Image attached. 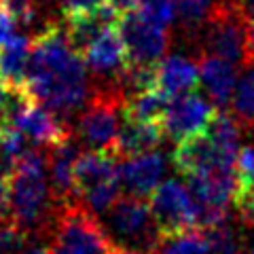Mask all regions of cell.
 I'll return each mask as SVG.
<instances>
[{"label": "cell", "instance_id": "6da1fadb", "mask_svg": "<svg viewBox=\"0 0 254 254\" xmlns=\"http://www.w3.org/2000/svg\"><path fill=\"white\" fill-rule=\"evenodd\" d=\"M62 21L32 41L26 89L41 106L70 123L87 106L93 83L83 55L70 45Z\"/></svg>", "mask_w": 254, "mask_h": 254}, {"label": "cell", "instance_id": "7a4b0ae2", "mask_svg": "<svg viewBox=\"0 0 254 254\" xmlns=\"http://www.w3.org/2000/svg\"><path fill=\"white\" fill-rule=\"evenodd\" d=\"M11 214L30 240H49L60 205L49 185V159L45 148L32 146L9 178Z\"/></svg>", "mask_w": 254, "mask_h": 254}, {"label": "cell", "instance_id": "3957f363", "mask_svg": "<svg viewBox=\"0 0 254 254\" xmlns=\"http://www.w3.org/2000/svg\"><path fill=\"white\" fill-rule=\"evenodd\" d=\"M250 15L235 0H225L210 15V19L190 45L195 60L210 55L231 62L242 70H250Z\"/></svg>", "mask_w": 254, "mask_h": 254}, {"label": "cell", "instance_id": "277c9868", "mask_svg": "<svg viewBox=\"0 0 254 254\" xmlns=\"http://www.w3.org/2000/svg\"><path fill=\"white\" fill-rule=\"evenodd\" d=\"M47 250L49 254H113L117 244L98 214L87 208L83 199H74L60 205Z\"/></svg>", "mask_w": 254, "mask_h": 254}, {"label": "cell", "instance_id": "5b68a950", "mask_svg": "<svg viewBox=\"0 0 254 254\" xmlns=\"http://www.w3.org/2000/svg\"><path fill=\"white\" fill-rule=\"evenodd\" d=\"M127 98L119 83L95 85L91 98L78 115L76 121V140L85 150H100V153L115 155L119 131H121ZM117 157V155H115Z\"/></svg>", "mask_w": 254, "mask_h": 254}, {"label": "cell", "instance_id": "8992f818", "mask_svg": "<svg viewBox=\"0 0 254 254\" xmlns=\"http://www.w3.org/2000/svg\"><path fill=\"white\" fill-rule=\"evenodd\" d=\"M106 229L119 248L133 254H155L161 231L150 212L148 199L123 195L106 214Z\"/></svg>", "mask_w": 254, "mask_h": 254}, {"label": "cell", "instance_id": "52a82bcc", "mask_svg": "<svg viewBox=\"0 0 254 254\" xmlns=\"http://www.w3.org/2000/svg\"><path fill=\"white\" fill-rule=\"evenodd\" d=\"M131 66H157L170 49V30L146 19L138 9L121 13L117 23Z\"/></svg>", "mask_w": 254, "mask_h": 254}, {"label": "cell", "instance_id": "ba28073f", "mask_svg": "<svg viewBox=\"0 0 254 254\" xmlns=\"http://www.w3.org/2000/svg\"><path fill=\"white\" fill-rule=\"evenodd\" d=\"M174 168L182 176H205V174H229L237 172V157L227 155L203 131L195 133L176 144L172 155Z\"/></svg>", "mask_w": 254, "mask_h": 254}, {"label": "cell", "instance_id": "9c48e42d", "mask_svg": "<svg viewBox=\"0 0 254 254\" xmlns=\"http://www.w3.org/2000/svg\"><path fill=\"white\" fill-rule=\"evenodd\" d=\"M148 203L161 237L193 227V197L189 187L182 185L180 180L172 178L161 182V187L150 195Z\"/></svg>", "mask_w": 254, "mask_h": 254}, {"label": "cell", "instance_id": "30bf717a", "mask_svg": "<svg viewBox=\"0 0 254 254\" xmlns=\"http://www.w3.org/2000/svg\"><path fill=\"white\" fill-rule=\"evenodd\" d=\"M83 60L89 68L91 83L95 85H108L119 83L121 76L129 68V58H127V49L121 34H119L117 26L108 28L106 32L95 38L85 51Z\"/></svg>", "mask_w": 254, "mask_h": 254}, {"label": "cell", "instance_id": "8fae6325", "mask_svg": "<svg viewBox=\"0 0 254 254\" xmlns=\"http://www.w3.org/2000/svg\"><path fill=\"white\" fill-rule=\"evenodd\" d=\"M214 113H216V106L210 104L199 91L176 95L170 100L168 113H165L161 125L165 136H170L176 144H180L182 140L203 131Z\"/></svg>", "mask_w": 254, "mask_h": 254}, {"label": "cell", "instance_id": "7c38bea8", "mask_svg": "<svg viewBox=\"0 0 254 254\" xmlns=\"http://www.w3.org/2000/svg\"><path fill=\"white\" fill-rule=\"evenodd\" d=\"M11 129L21 131L32 146L45 150L60 146L74 136L72 125L62 121L58 115L41 106L36 100L19 115V119L15 121Z\"/></svg>", "mask_w": 254, "mask_h": 254}, {"label": "cell", "instance_id": "4fadbf2b", "mask_svg": "<svg viewBox=\"0 0 254 254\" xmlns=\"http://www.w3.org/2000/svg\"><path fill=\"white\" fill-rule=\"evenodd\" d=\"M165 172V157L161 150L133 157L121 165L123 189L127 195L150 199V195L161 187V176Z\"/></svg>", "mask_w": 254, "mask_h": 254}, {"label": "cell", "instance_id": "5bb4252c", "mask_svg": "<svg viewBox=\"0 0 254 254\" xmlns=\"http://www.w3.org/2000/svg\"><path fill=\"white\" fill-rule=\"evenodd\" d=\"M64 17V30L70 45L74 47V51L78 55H85V51L89 49V45L98 38L102 32H106L108 28H115L119 23L121 13L115 11L108 2L104 6L89 13H78V15H62Z\"/></svg>", "mask_w": 254, "mask_h": 254}, {"label": "cell", "instance_id": "9a60e30c", "mask_svg": "<svg viewBox=\"0 0 254 254\" xmlns=\"http://www.w3.org/2000/svg\"><path fill=\"white\" fill-rule=\"evenodd\" d=\"M197 66H199V76L201 85L208 91L210 100L214 106L225 110L229 100H233V95L240 85V72L242 68H237L235 64L220 60V58H197Z\"/></svg>", "mask_w": 254, "mask_h": 254}, {"label": "cell", "instance_id": "2e32d148", "mask_svg": "<svg viewBox=\"0 0 254 254\" xmlns=\"http://www.w3.org/2000/svg\"><path fill=\"white\" fill-rule=\"evenodd\" d=\"M121 161L119 157L110 153H100V150H83L74 165V185L78 197L91 193L106 182L121 178Z\"/></svg>", "mask_w": 254, "mask_h": 254}, {"label": "cell", "instance_id": "e0dca14e", "mask_svg": "<svg viewBox=\"0 0 254 254\" xmlns=\"http://www.w3.org/2000/svg\"><path fill=\"white\" fill-rule=\"evenodd\" d=\"M199 66L185 55H168L157 66V89L170 98L199 91Z\"/></svg>", "mask_w": 254, "mask_h": 254}, {"label": "cell", "instance_id": "ac0fdd59", "mask_svg": "<svg viewBox=\"0 0 254 254\" xmlns=\"http://www.w3.org/2000/svg\"><path fill=\"white\" fill-rule=\"evenodd\" d=\"M163 138L165 131L161 123H142V121H131V119H123L115 155L119 157L121 163L129 161L133 157L157 150Z\"/></svg>", "mask_w": 254, "mask_h": 254}, {"label": "cell", "instance_id": "d6986e66", "mask_svg": "<svg viewBox=\"0 0 254 254\" xmlns=\"http://www.w3.org/2000/svg\"><path fill=\"white\" fill-rule=\"evenodd\" d=\"M32 60V38L19 34L0 47V78L15 87H26Z\"/></svg>", "mask_w": 254, "mask_h": 254}, {"label": "cell", "instance_id": "ffe728a7", "mask_svg": "<svg viewBox=\"0 0 254 254\" xmlns=\"http://www.w3.org/2000/svg\"><path fill=\"white\" fill-rule=\"evenodd\" d=\"M170 100H172L170 95H165L159 89L140 93L136 98L127 100L123 119H131V121H142V123H161L165 113H168Z\"/></svg>", "mask_w": 254, "mask_h": 254}, {"label": "cell", "instance_id": "44dd1931", "mask_svg": "<svg viewBox=\"0 0 254 254\" xmlns=\"http://www.w3.org/2000/svg\"><path fill=\"white\" fill-rule=\"evenodd\" d=\"M155 254H212L208 235L203 229L190 227L187 231L165 235L159 242Z\"/></svg>", "mask_w": 254, "mask_h": 254}, {"label": "cell", "instance_id": "7402d4cb", "mask_svg": "<svg viewBox=\"0 0 254 254\" xmlns=\"http://www.w3.org/2000/svg\"><path fill=\"white\" fill-rule=\"evenodd\" d=\"M32 150L28 138L17 129H0V176L9 180L21 159Z\"/></svg>", "mask_w": 254, "mask_h": 254}, {"label": "cell", "instance_id": "603a6c76", "mask_svg": "<svg viewBox=\"0 0 254 254\" xmlns=\"http://www.w3.org/2000/svg\"><path fill=\"white\" fill-rule=\"evenodd\" d=\"M231 115L242 125L246 136H254V68L246 70L233 95Z\"/></svg>", "mask_w": 254, "mask_h": 254}, {"label": "cell", "instance_id": "cb8c5ba5", "mask_svg": "<svg viewBox=\"0 0 254 254\" xmlns=\"http://www.w3.org/2000/svg\"><path fill=\"white\" fill-rule=\"evenodd\" d=\"M30 246V237L13 218L0 220V254H21Z\"/></svg>", "mask_w": 254, "mask_h": 254}, {"label": "cell", "instance_id": "d4e9b609", "mask_svg": "<svg viewBox=\"0 0 254 254\" xmlns=\"http://www.w3.org/2000/svg\"><path fill=\"white\" fill-rule=\"evenodd\" d=\"M0 6H4L15 19L23 23L41 4H38V0H0Z\"/></svg>", "mask_w": 254, "mask_h": 254}, {"label": "cell", "instance_id": "484cf974", "mask_svg": "<svg viewBox=\"0 0 254 254\" xmlns=\"http://www.w3.org/2000/svg\"><path fill=\"white\" fill-rule=\"evenodd\" d=\"M104 0H64L62 15H78V13H89L100 6H104Z\"/></svg>", "mask_w": 254, "mask_h": 254}, {"label": "cell", "instance_id": "4316f807", "mask_svg": "<svg viewBox=\"0 0 254 254\" xmlns=\"http://www.w3.org/2000/svg\"><path fill=\"white\" fill-rule=\"evenodd\" d=\"M15 26H17V19L4 6H0V47H4L11 38H15Z\"/></svg>", "mask_w": 254, "mask_h": 254}, {"label": "cell", "instance_id": "83f0119b", "mask_svg": "<svg viewBox=\"0 0 254 254\" xmlns=\"http://www.w3.org/2000/svg\"><path fill=\"white\" fill-rule=\"evenodd\" d=\"M13 218L11 214V189H9V180L0 176V220Z\"/></svg>", "mask_w": 254, "mask_h": 254}, {"label": "cell", "instance_id": "f1b7e54d", "mask_svg": "<svg viewBox=\"0 0 254 254\" xmlns=\"http://www.w3.org/2000/svg\"><path fill=\"white\" fill-rule=\"evenodd\" d=\"M144 0H108V4L113 6L115 11L119 13H129V11H136L142 6Z\"/></svg>", "mask_w": 254, "mask_h": 254}, {"label": "cell", "instance_id": "f546056e", "mask_svg": "<svg viewBox=\"0 0 254 254\" xmlns=\"http://www.w3.org/2000/svg\"><path fill=\"white\" fill-rule=\"evenodd\" d=\"M21 254H49V250H47V246H41V244H34V246H32V244H30Z\"/></svg>", "mask_w": 254, "mask_h": 254}, {"label": "cell", "instance_id": "4dcf8cb0", "mask_svg": "<svg viewBox=\"0 0 254 254\" xmlns=\"http://www.w3.org/2000/svg\"><path fill=\"white\" fill-rule=\"evenodd\" d=\"M235 2L237 4H240L242 6V9L246 11V13H248L250 15V17L254 19V0H235Z\"/></svg>", "mask_w": 254, "mask_h": 254}]
</instances>
